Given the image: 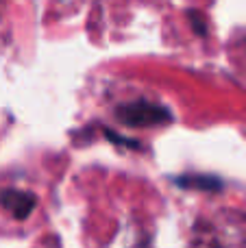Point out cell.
Listing matches in <instances>:
<instances>
[{
	"instance_id": "cell-1",
	"label": "cell",
	"mask_w": 246,
	"mask_h": 248,
	"mask_svg": "<svg viewBox=\"0 0 246 248\" xmlns=\"http://www.w3.org/2000/svg\"><path fill=\"white\" fill-rule=\"evenodd\" d=\"M118 118H120V122L129 124V126H157V124L172 120L168 109L161 107V105L148 103V100H135V103L120 107Z\"/></svg>"
},
{
	"instance_id": "cell-2",
	"label": "cell",
	"mask_w": 246,
	"mask_h": 248,
	"mask_svg": "<svg viewBox=\"0 0 246 248\" xmlns=\"http://www.w3.org/2000/svg\"><path fill=\"white\" fill-rule=\"evenodd\" d=\"M0 205L13 216V218H29L35 207V196L20 189H4L0 194Z\"/></svg>"
},
{
	"instance_id": "cell-3",
	"label": "cell",
	"mask_w": 246,
	"mask_h": 248,
	"mask_svg": "<svg viewBox=\"0 0 246 248\" xmlns=\"http://www.w3.org/2000/svg\"><path fill=\"white\" fill-rule=\"evenodd\" d=\"M196 179H199V181H192V183H187V181H183V183L181 185H192V187H194V185H196V187H200V176H196ZM203 183H205V187H207V189H212V187H220V183H216V181H212L214 179V176H212V179H209V176H203Z\"/></svg>"
}]
</instances>
